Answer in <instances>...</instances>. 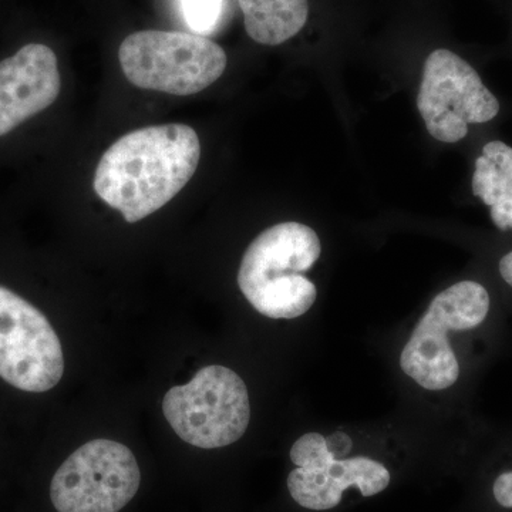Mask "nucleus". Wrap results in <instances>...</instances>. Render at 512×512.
<instances>
[{
    "label": "nucleus",
    "instance_id": "2eb2a0df",
    "mask_svg": "<svg viewBox=\"0 0 512 512\" xmlns=\"http://www.w3.org/2000/svg\"><path fill=\"white\" fill-rule=\"evenodd\" d=\"M500 274L503 276L504 281L512 286V251L501 259Z\"/></svg>",
    "mask_w": 512,
    "mask_h": 512
},
{
    "label": "nucleus",
    "instance_id": "6e6552de",
    "mask_svg": "<svg viewBox=\"0 0 512 512\" xmlns=\"http://www.w3.org/2000/svg\"><path fill=\"white\" fill-rule=\"evenodd\" d=\"M291 460L296 468L288 477L289 493L296 504L308 510L338 507L350 487H356L363 497H373L390 484L389 470L379 461L367 457L336 460L319 433L305 434L296 441Z\"/></svg>",
    "mask_w": 512,
    "mask_h": 512
},
{
    "label": "nucleus",
    "instance_id": "f257e3e1",
    "mask_svg": "<svg viewBox=\"0 0 512 512\" xmlns=\"http://www.w3.org/2000/svg\"><path fill=\"white\" fill-rule=\"evenodd\" d=\"M200 138L185 124L131 131L103 154L94 191L134 224L163 208L197 171Z\"/></svg>",
    "mask_w": 512,
    "mask_h": 512
},
{
    "label": "nucleus",
    "instance_id": "4468645a",
    "mask_svg": "<svg viewBox=\"0 0 512 512\" xmlns=\"http://www.w3.org/2000/svg\"><path fill=\"white\" fill-rule=\"evenodd\" d=\"M493 493L497 503L504 508H512V471L501 474L495 480Z\"/></svg>",
    "mask_w": 512,
    "mask_h": 512
},
{
    "label": "nucleus",
    "instance_id": "f8f14e48",
    "mask_svg": "<svg viewBox=\"0 0 512 512\" xmlns=\"http://www.w3.org/2000/svg\"><path fill=\"white\" fill-rule=\"evenodd\" d=\"M238 3L248 36L261 45H282L298 35L308 20V0H238Z\"/></svg>",
    "mask_w": 512,
    "mask_h": 512
},
{
    "label": "nucleus",
    "instance_id": "7ed1b4c3",
    "mask_svg": "<svg viewBox=\"0 0 512 512\" xmlns=\"http://www.w3.org/2000/svg\"><path fill=\"white\" fill-rule=\"evenodd\" d=\"M163 412L181 440L207 450L234 444L251 420L244 380L220 365L202 367L190 382L168 390Z\"/></svg>",
    "mask_w": 512,
    "mask_h": 512
},
{
    "label": "nucleus",
    "instance_id": "ddd939ff",
    "mask_svg": "<svg viewBox=\"0 0 512 512\" xmlns=\"http://www.w3.org/2000/svg\"><path fill=\"white\" fill-rule=\"evenodd\" d=\"M185 22L197 35H207L220 22L224 0H181Z\"/></svg>",
    "mask_w": 512,
    "mask_h": 512
},
{
    "label": "nucleus",
    "instance_id": "39448f33",
    "mask_svg": "<svg viewBox=\"0 0 512 512\" xmlns=\"http://www.w3.org/2000/svg\"><path fill=\"white\" fill-rule=\"evenodd\" d=\"M140 483V467L130 448L93 440L56 471L50 498L57 512H119L136 497Z\"/></svg>",
    "mask_w": 512,
    "mask_h": 512
},
{
    "label": "nucleus",
    "instance_id": "0eeeda50",
    "mask_svg": "<svg viewBox=\"0 0 512 512\" xmlns=\"http://www.w3.org/2000/svg\"><path fill=\"white\" fill-rule=\"evenodd\" d=\"M63 373L62 343L49 319L0 285V377L23 392L45 393Z\"/></svg>",
    "mask_w": 512,
    "mask_h": 512
},
{
    "label": "nucleus",
    "instance_id": "9b49d317",
    "mask_svg": "<svg viewBox=\"0 0 512 512\" xmlns=\"http://www.w3.org/2000/svg\"><path fill=\"white\" fill-rule=\"evenodd\" d=\"M473 192L490 207L491 220L501 231L512 229V148L501 141L485 144L477 158Z\"/></svg>",
    "mask_w": 512,
    "mask_h": 512
},
{
    "label": "nucleus",
    "instance_id": "423d86ee",
    "mask_svg": "<svg viewBox=\"0 0 512 512\" xmlns=\"http://www.w3.org/2000/svg\"><path fill=\"white\" fill-rule=\"evenodd\" d=\"M417 107L430 136L450 144L463 140L470 124L487 123L500 111L474 67L446 49L427 57Z\"/></svg>",
    "mask_w": 512,
    "mask_h": 512
},
{
    "label": "nucleus",
    "instance_id": "1a4fd4ad",
    "mask_svg": "<svg viewBox=\"0 0 512 512\" xmlns=\"http://www.w3.org/2000/svg\"><path fill=\"white\" fill-rule=\"evenodd\" d=\"M62 92L55 50L26 42L0 59V141L46 113Z\"/></svg>",
    "mask_w": 512,
    "mask_h": 512
},
{
    "label": "nucleus",
    "instance_id": "20e7f679",
    "mask_svg": "<svg viewBox=\"0 0 512 512\" xmlns=\"http://www.w3.org/2000/svg\"><path fill=\"white\" fill-rule=\"evenodd\" d=\"M488 311L490 295L477 282H458L439 293L404 346L400 356L403 372L434 392L453 386L460 376V365L448 342V332L477 328Z\"/></svg>",
    "mask_w": 512,
    "mask_h": 512
},
{
    "label": "nucleus",
    "instance_id": "f03ea898",
    "mask_svg": "<svg viewBox=\"0 0 512 512\" xmlns=\"http://www.w3.org/2000/svg\"><path fill=\"white\" fill-rule=\"evenodd\" d=\"M121 70L144 90L191 96L217 82L227 69V53L197 33L141 30L123 40Z\"/></svg>",
    "mask_w": 512,
    "mask_h": 512
},
{
    "label": "nucleus",
    "instance_id": "9d476101",
    "mask_svg": "<svg viewBox=\"0 0 512 512\" xmlns=\"http://www.w3.org/2000/svg\"><path fill=\"white\" fill-rule=\"evenodd\" d=\"M322 247L308 225L284 222L266 229L249 245L238 272V285L249 299L285 276L302 275L318 261Z\"/></svg>",
    "mask_w": 512,
    "mask_h": 512
}]
</instances>
